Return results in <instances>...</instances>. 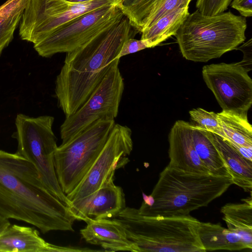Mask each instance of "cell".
Masks as SVG:
<instances>
[{"label": "cell", "instance_id": "1", "mask_svg": "<svg viewBox=\"0 0 252 252\" xmlns=\"http://www.w3.org/2000/svg\"><path fill=\"white\" fill-rule=\"evenodd\" d=\"M0 216L24 221L42 233L74 231L70 207L44 184L35 167L16 153L0 150Z\"/></svg>", "mask_w": 252, "mask_h": 252}, {"label": "cell", "instance_id": "2", "mask_svg": "<svg viewBox=\"0 0 252 252\" xmlns=\"http://www.w3.org/2000/svg\"><path fill=\"white\" fill-rule=\"evenodd\" d=\"M138 32L124 15L90 40L66 53L57 76L55 95L65 117L88 99L109 71L124 42Z\"/></svg>", "mask_w": 252, "mask_h": 252}, {"label": "cell", "instance_id": "3", "mask_svg": "<svg viewBox=\"0 0 252 252\" xmlns=\"http://www.w3.org/2000/svg\"><path fill=\"white\" fill-rule=\"evenodd\" d=\"M233 184L230 177L179 170L167 165L160 173L149 205L138 209L148 216H186L207 206Z\"/></svg>", "mask_w": 252, "mask_h": 252}, {"label": "cell", "instance_id": "4", "mask_svg": "<svg viewBox=\"0 0 252 252\" xmlns=\"http://www.w3.org/2000/svg\"><path fill=\"white\" fill-rule=\"evenodd\" d=\"M119 222L137 252H205L198 231L201 222L190 215L148 216L126 207L110 218Z\"/></svg>", "mask_w": 252, "mask_h": 252}, {"label": "cell", "instance_id": "5", "mask_svg": "<svg viewBox=\"0 0 252 252\" xmlns=\"http://www.w3.org/2000/svg\"><path fill=\"white\" fill-rule=\"evenodd\" d=\"M246 18L231 12L212 15L198 9L189 14L175 36L186 60L207 62L236 49L246 37Z\"/></svg>", "mask_w": 252, "mask_h": 252}, {"label": "cell", "instance_id": "6", "mask_svg": "<svg viewBox=\"0 0 252 252\" xmlns=\"http://www.w3.org/2000/svg\"><path fill=\"white\" fill-rule=\"evenodd\" d=\"M54 121L51 116L31 117L18 114L12 137L18 143L16 153L32 163L49 190L70 208L71 203L62 191L55 171L54 155L58 146L52 129Z\"/></svg>", "mask_w": 252, "mask_h": 252}, {"label": "cell", "instance_id": "7", "mask_svg": "<svg viewBox=\"0 0 252 252\" xmlns=\"http://www.w3.org/2000/svg\"><path fill=\"white\" fill-rule=\"evenodd\" d=\"M115 120L99 119L58 146L54 155L57 179L66 195L79 184L105 144Z\"/></svg>", "mask_w": 252, "mask_h": 252}, {"label": "cell", "instance_id": "8", "mask_svg": "<svg viewBox=\"0 0 252 252\" xmlns=\"http://www.w3.org/2000/svg\"><path fill=\"white\" fill-rule=\"evenodd\" d=\"M120 0L71 3L65 0H27L18 26L20 37L37 44L71 19L104 5H118Z\"/></svg>", "mask_w": 252, "mask_h": 252}, {"label": "cell", "instance_id": "9", "mask_svg": "<svg viewBox=\"0 0 252 252\" xmlns=\"http://www.w3.org/2000/svg\"><path fill=\"white\" fill-rule=\"evenodd\" d=\"M124 15L117 5L100 7L60 26L42 41L34 44V49L44 58L72 52Z\"/></svg>", "mask_w": 252, "mask_h": 252}, {"label": "cell", "instance_id": "10", "mask_svg": "<svg viewBox=\"0 0 252 252\" xmlns=\"http://www.w3.org/2000/svg\"><path fill=\"white\" fill-rule=\"evenodd\" d=\"M116 59L109 71L88 99L72 115L65 117L60 127L62 143L100 119L117 117L124 90V79Z\"/></svg>", "mask_w": 252, "mask_h": 252}, {"label": "cell", "instance_id": "11", "mask_svg": "<svg viewBox=\"0 0 252 252\" xmlns=\"http://www.w3.org/2000/svg\"><path fill=\"white\" fill-rule=\"evenodd\" d=\"M133 149L132 131L126 126L115 124L97 158L76 188L66 197L71 203L96 190L116 170L128 162Z\"/></svg>", "mask_w": 252, "mask_h": 252}, {"label": "cell", "instance_id": "12", "mask_svg": "<svg viewBox=\"0 0 252 252\" xmlns=\"http://www.w3.org/2000/svg\"><path fill=\"white\" fill-rule=\"evenodd\" d=\"M238 63L206 65L203 80L222 110L247 113L252 104V80Z\"/></svg>", "mask_w": 252, "mask_h": 252}, {"label": "cell", "instance_id": "13", "mask_svg": "<svg viewBox=\"0 0 252 252\" xmlns=\"http://www.w3.org/2000/svg\"><path fill=\"white\" fill-rule=\"evenodd\" d=\"M114 176L107 178L96 190L71 203L77 220L112 218L126 207L122 188L115 185Z\"/></svg>", "mask_w": 252, "mask_h": 252}, {"label": "cell", "instance_id": "14", "mask_svg": "<svg viewBox=\"0 0 252 252\" xmlns=\"http://www.w3.org/2000/svg\"><path fill=\"white\" fill-rule=\"evenodd\" d=\"M168 165L187 172L210 173L199 158L192 136V124L177 121L168 135Z\"/></svg>", "mask_w": 252, "mask_h": 252}, {"label": "cell", "instance_id": "15", "mask_svg": "<svg viewBox=\"0 0 252 252\" xmlns=\"http://www.w3.org/2000/svg\"><path fill=\"white\" fill-rule=\"evenodd\" d=\"M94 251L50 244L40 236L36 229L29 226L10 224L0 233V252H77Z\"/></svg>", "mask_w": 252, "mask_h": 252}, {"label": "cell", "instance_id": "16", "mask_svg": "<svg viewBox=\"0 0 252 252\" xmlns=\"http://www.w3.org/2000/svg\"><path fill=\"white\" fill-rule=\"evenodd\" d=\"M80 230L82 238L88 243L101 247L106 251L137 252L134 245L126 237L121 225L111 219H90Z\"/></svg>", "mask_w": 252, "mask_h": 252}, {"label": "cell", "instance_id": "17", "mask_svg": "<svg viewBox=\"0 0 252 252\" xmlns=\"http://www.w3.org/2000/svg\"><path fill=\"white\" fill-rule=\"evenodd\" d=\"M205 131L223 159L233 184L251 193L252 161L244 158L226 139L215 133Z\"/></svg>", "mask_w": 252, "mask_h": 252}, {"label": "cell", "instance_id": "18", "mask_svg": "<svg viewBox=\"0 0 252 252\" xmlns=\"http://www.w3.org/2000/svg\"><path fill=\"white\" fill-rule=\"evenodd\" d=\"M242 203H228L220 209L227 229L242 239L247 249H252V200L251 196Z\"/></svg>", "mask_w": 252, "mask_h": 252}, {"label": "cell", "instance_id": "19", "mask_svg": "<svg viewBox=\"0 0 252 252\" xmlns=\"http://www.w3.org/2000/svg\"><path fill=\"white\" fill-rule=\"evenodd\" d=\"M198 234L206 251H239L247 249L241 238L219 224L201 222Z\"/></svg>", "mask_w": 252, "mask_h": 252}, {"label": "cell", "instance_id": "20", "mask_svg": "<svg viewBox=\"0 0 252 252\" xmlns=\"http://www.w3.org/2000/svg\"><path fill=\"white\" fill-rule=\"evenodd\" d=\"M192 136L196 152L209 172L220 177H230L223 159L205 130L192 124Z\"/></svg>", "mask_w": 252, "mask_h": 252}, {"label": "cell", "instance_id": "21", "mask_svg": "<svg viewBox=\"0 0 252 252\" xmlns=\"http://www.w3.org/2000/svg\"><path fill=\"white\" fill-rule=\"evenodd\" d=\"M189 8V5L177 8L160 17L142 31L141 39L148 40L154 47L171 36H175L190 14Z\"/></svg>", "mask_w": 252, "mask_h": 252}, {"label": "cell", "instance_id": "22", "mask_svg": "<svg viewBox=\"0 0 252 252\" xmlns=\"http://www.w3.org/2000/svg\"><path fill=\"white\" fill-rule=\"evenodd\" d=\"M218 115L223 132L222 138L230 143L252 148V127L247 113L222 110Z\"/></svg>", "mask_w": 252, "mask_h": 252}, {"label": "cell", "instance_id": "23", "mask_svg": "<svg viewBox=\"0 0 252 252\" xmlns=\"http://www.w3.org/2000/svg\"><path fill=\"white\" fill-rule=\"evenodd\" d=\"M158 0H121L119 6L130 25L141 32Z\"/></svg>", "mask_w": 252, "mask_h": 252}, {"label": "cell", "instance_id": "24", "mask_svg": "<svg viewBox=\"0 0 252 252\" xmlns=\"http://www.w3.org/2000/svg\"><path fill=\"white\" fill-rule=\"evenodd\" d=\"M189 114L191 121L196 124L194 126L221 137L223 136L218 113L198 108L189 111Z\"/></svg>", "mask_w": 252, "mask_h": 252}, {"label": "cell", "instance_id": "25", "mask_svg": "<svg viewBox=\"0 0 252 252\" xmlns=\"http://www.w3.org/2000/svg\"><path fill=\"white\" fill-rule=\"evenodd\" d=\"M192 0H158L148 18L143 30L149 27L160 17L172 11L189 5V3Z\"/></svg>", "mask_w": 252, "mask_h": 252}, {"label": "cell", "instance_id": "26", "mask_svg": "<svg viewBox=\"0 0 252 252\" xmlns=\"http://www.w3.org/2000/svg\"><path fill=\"white\" fill-rule=\"evenodd\" d=\"M232 0H197L196 7L202 14L215 15L224 12Z\"/></svg>", "mask_w": 252, "mask_h": 252}, {"label": "cell", "instance_id": "27", "mask_svg": "<svg viewBox=\"0 0 252 252\" xmlns=\"http://www.w3.org/2000/svg\"><path fill=\"white\" fill-rule=\"evenodd\" d=\"M22 13L16 15L0 27V56L3 50L12 41L14 32L19 26Z\"/></svg>", "mask_w": 252, "mask_h": 252}, {"label": "cell", "instance_id": "28", "mask_svg": "<svg viewBox=\"0 0 252 252\" xmlns=\"http://www.w3.org/2000/svg\"><path fill=\"white\" fill-rule=\"evenodd\" d=\"M154 47L152 43L146 39L139 40L133 38H130L126 40L123 44L121 51L117 58L120 59L121 57L146 48Z\"/></svg>", "mask_w": 252, "mask_h": 252}, {"label": "cell", "instance_id": "29", "mask_svg": "<svg viewBox=\"0 0 252 252\" xmlns=\"http://www.w3.org/2000/svg\"><path fill=\"white\" fill-rule=\"evenodd\" d=\"M236 49L241 50L244 54L243 60L238 63L248 72L251 70L252 69L249 66L252 68V39H250L241 46L238 47Z\"/></svg>", "mask_w": 252, "mask_h": 252}, {"label": "cell", "instance_id": "30", "mask_svg": "<svg viewBox=\"0 0 252 252\" xmlns=\"http://www.w3.org/2000/svg\"><path fill=\"white\" fill-rule=\"evenodd\" d=\"M231 6L245 18L252 16V0H233Z\"/></svg>", "mask_w": 252, "mask_h": 252}, {"label": "cell", "instance_id": "31", "mask_svg": "<svg viewBox=\"0 0 252 252\" xmlns=\"http://www.w3.org/2000/svg\"><path fill=\"white\" fill-rule=\"evenodd\" d=\"M10 223L8 220L5 219L0 216V233H1Z\"/></svg>", "mask_w": 252, "mask_h": 252}, {"label": "cell", "instance_id": "32", "mask_svg": "<svg viewBox=\"0 0 252 252\" xmlns=\"http://www.w3.org/2000/svg\"><path fill=\"white\" fill-rule=\"evenodd\" d=\"M68 2H71V3H82V2H88L94 0H65Z\"/></svg>", "mask_w": 252, "mask_h": 252}]
</instances>
